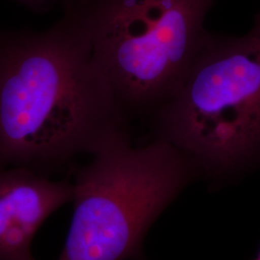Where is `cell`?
Listing matches in <instances>:
<instances>
[{"label":"cell","instance_id":"1","mask_svg":"<svg viewBox=\"0 0 260 260\" xmlns=\"http://www.w3.org/2000/svg\"><path fill=\"white\" fill-rule=\"evenodd\" d=\"M42 31L0 34V169L43 174L129 136L75 14Z\"/></svg>","mask_w":260,"mask_h":260},{"label":"cell","instance_id":"2","mask_svg":"<svg viewBox=\"0 0 260 260\" xmlns=\"http://www.w3.org/2000/svg\"><path fill=\"white\" fill-rule=\"evenodd\" d=\"M214 0H62L126 117L156 112L184 81L209 32Z\"/></svg>","mask_w":260,"mask_h":260},{"label":"cell","instance_id":"3","mask_svg":"<svg viewBox=\"0 0 260 260\" xmlns=\"http://www.w3.org/2000/svg\"><path fill=\"white\" fill-rule=\"evenodd\" d=\"M155 139L215 177L260 158V11L242 37L209 33L184 81L154 115Z\"/></svg>","mask_w":260,"mask_h":260},{"label":"cell","instance_id":"4","mask_svg":"<svg viewBox=\"0 0 260 260\" xmlns=\"http://www.w3.org/2000/svg\"><path fill=\"white\" fill-rule=\"evenodd\" d=\"M197 171L165 141L139 148L129 136L115 141L76 173L74 213L58 260L136 258L151 223Z\"/></svg>","mask_w":260,"mask_h":260},{"label":"cell","instance_id":"5","mask_svg":"<svg viewBox=\"0 0 260 260\" xmlns=\"http://www.w3.org/2000/svg\"><path fill=\"white\" fill-rule=\"evenodd\" d=\"M73 195V183L27 168L0 169V260H35L31 247L36 233Z\"/></svg>","mask_w":260,"mask_h":260},{"label":"cell","instance_id":"6","mask_svg":"<svg viewBox=\"0 0 260 260\" xmlns=\"http://www.w3.org/2000/svg\"><path fill=\"white\" fill-rule=\"evenodd\" d=\"M20 6L34 13H46L51 9L57 0H14Z\"/></svg>","mask_w":260,"mask_h":260},{"label":"cell","instance_id":"7","mask_svg":"<svg viewBox=\"0 0 260 260\" xmlns=\"http://www.w3.org/2000/svg\"><path fill=\"white\" fill-rule=\"evenodd\" d=\"M255 260H260V253H259V255H258V257H257V258H256V259Z\"/></svg>","mask_w":260,"mask_h":260},{"label":"cell","instance_id":"8","mask_svg":"<svg viewBox=\"0 0 260 260\" xmlns=\"http://www.w3.org/2000/svg\"><path fill=\"white\" fill-rule=\"evenodd\" d=\"M57 1H62V0H57Z\"/></svg>","mask_w":260,"mask_h":260}]
</instances>
